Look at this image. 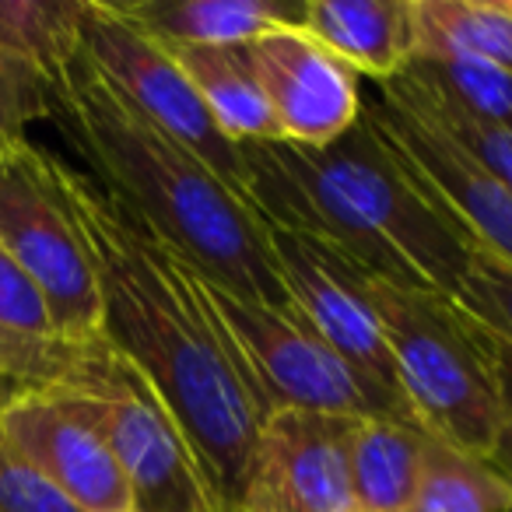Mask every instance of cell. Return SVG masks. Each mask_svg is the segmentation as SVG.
Instances as JSON below:
<instances>
[{
	"mask_svg": "<svg viewBox=\"0 0 512 512\" xmlns=\"http://www.w3.org/2000/svg\"><path fill=\"white\" fill-rule=\"evenodd\" d=\"M50 176L92 256L102 337L155 386L214 491L235 512L264 411L200 292L197 271L53 151Z\"/></svg>",
	"mask_w": 512,
	"mask_h": 512,
	"instance_id": "1",
	"label": "cell"
},
{
	"mask_svg": "<svg viewBox=\"0 0 512 512\" xmlns=\"http://www.w3.org/2000/svg\"><path fill=\"white\" fill-rule=\"evenodd\" d=\"M43 109L95 183L193 271L246 299L288 309L264 218L186 144L137 113L81 53V43L32 67Z\"/></svg>",
	"mask_w": 512,
	"mask_h": 512,
	"instance_id": "2",
	"label": "cell"
},
{
	"mask_svg": "<svg viewBox=\"0 0 512 512\" xmlns=\"http://www.w3.org/2000/svg\"><path fill=\"white\" fill-rule=\"evenodd\" d=\"M246 200L264 225L309 235L362 271L460 302L470 239L404 176L369 120L327 148L239 144Z\"/></svg>",
	"mask_w": 512,
	"mask_h": 512,
	"instance_id": "3",
	"label": "cell"
},
{
	"mask_svg": "<svg viewBox=\"0 0 512 512\" xmlns=\"http://www.w3.org/2000/svg\"><path fill=\"white\" fill-rule=\"evenodd\" d=\"M365 295L386 330L400 397L432 439L488 460L502 435L495 337L460 302L365 271Z\"/></svg>",
	"mask_w": 512,
	"mask_h": 512,
	"instance_id": "4",
	"label": "cell"
},
{
	"mask_svg": "<svg viewBox=\"0 0 512 512\" xmlns=\"http://www.w3.org/2000/svg\"><path fill=\"white\" fill-rule=\"evenodd\" d=\"M46 390L106 442L134 512H228L165 400L106 337L81 344L74 369Z\"/></svg>",
	"mask_w": 512,
	"mask_h": 512,
	"instance_id": "5",
	"label": "cell"
},
{
	"mask_svg": "<svg viewBox=\"0 0 512 512\" xmlns=\"http://www.w3.org/2000/svg\"><path fill=\"white\" fill-rule=\"evenodd\" d=\"M197 281L264 418L274 411L393 418L355 369L292 309L228 292L200 271Z\"/></svg>",
	"mask_w": 512,
	"mask_h": 512,
	"instance_id": "6",
	"label": "cell"
},
{
	"mask_svg": "<svg viewBox=\"0 0 512 512\" xmlns=\"http://www.w3.org/2000/svg\"><path fill=\"white\" fill-rule=\"evenodd\" d=\"M0 249L46 295L64 341H99L102 295L92 256L53 186L50 151L29 137L0 148Z\"/></svg>",
	"mask_w": 512,
	"mask_h": 512,
	"instance_id": "7",
	"label": "cell"
},
{
	"mask_svg": "<svg viewBox=\"0 0 512 512\" xmlns=\"http://www.w3.org/2000/svg\"><path fill=\"white\" fill-rule=\"evenodd\" d=\"M78 43L88 64L155 127L172 134L179 144L207 162L235 193L246 197V165L242 151L214 123L211 109L193 92L183 67L151 36L116 15L109 0H81Z\"/></svg>",
	"mask_w": 512,
	"mask_h": 512,
	"instance_id": "8",
	"label": "cell"
},
{
	"mask_svg": "<svg viewBox=\"0 0 512 512\" xmlns=\"http://www.w3.org/2000/svg\"><path fill=\"white\" fill-rule=\"evenodd\" d=\"M271 256L285 302L299 320H306L355 376L386 404L397 421H411L400 397L386 330L365 295V271L348 256L309 235L267 225ZM414 425V421H411Z\"/></svg>",
	"mask_w": 512,
	"mask_h": 512,
	"instance_id": "9",
	"label": "cell"
},
{
	"mask_svg": "<svg viewBox=\"0 0 512 512\" xmlns=\"http://www.w3.org/2000/svg\"><path fill=\"white\" fill-rule=\"evenodd\" d=\"M348 414L274 411L260 421L235 512H355Z\"/></svg>",
	"mask_w": 512,
	"mask_h": 512,
	"instance_id": "10",
	"label": "cell"
},
{
	"mask_svg": "<svg viewBox=\"0 0 512 512\" xmlns=\"http://www.w3.org/2000/svg\"><path fill=\"white\" fill-rule=\"evenodd\" d=\"M362 116L435 211L446 214L467 239L512 264V193L505 186L383 88L362 106Z\"/></svg>",
	"mask_w": 512,
	"mask_h": 512,
	"instance_id": "11",
	"label": "cell"
},
{
	"mask_svg": "<svg viewBox=\"0 0 512 512\" xmlns=\"http://www.w3.org/2000/svg\"><path fill=\"white\" fill-rule=\"evenodd\" d=\"M246 57L281 141L327 148L362 120V74L309 32L274 29L246 43Z\"/></svg>",
	"mask_w": 512,
	"mask_h": 512,
	"instance_id": "12",
	"label": "cell"
},
{
	"mask_svg": "<svg viewBox=\"0 0 512 512\" xmlns=\"http://www.w3.org/2000/svg\"><path fill=\"white\" fill-rule=\"evenodd\" d=\"M0 432L81 512H134L130 484L106 442L53 390L8 386L0 397Z\"/></svg>",
	"mask_w": 512,
	"mask_h": 512,
	"instance_id": "13",
	"label": "cell"
},
{
	"mask_svg": "<svg viewBox=\"0 0 512 512\" xmlns=\"http://www.w3.org/2000/svg\"><path fill=\"white\" fill-rule=\"evenodd\" d=\"M302 32L376 81L397 78L414 64L411 0H306Z\"/></svg>",
	"mask_w": 512,
	"mask_h": 512,
	"instance_id": "14",
	"label": "cell"
},
{
	"mask_svg": "<svg viewBox=\"0 0 512 512\" xmlns=\"http://www.w3.org/2000/svg\"><path fill=\"white\" fill-rule=\"evenodd\" d=\"M116 15L158 43L246 46L274 29H302L292 0H109Z\"/></svg>",
	"mask_w": 512,
	"mask_h": 512,
	"instance_id": "15",
	"label": "cell"
},
{
	"mask_svg": "<svg viewBox=\"0 0 512 512\" xmlns=\"http://www.w3.org/2000/svg\"><path fill=\"white\" fill-rule=\"evenodd\" d=\"M158 43V39H155ZM190 78L193 92L211 109L214 123L235 144L281 141L274 127L271 106L256 85L246 46H193V43H158Z\"/></svg>",
	"mask_w": 512,
	"mask_h": 512,
	"instance_id": "16",
	"label": "cell"
},
{
	"mask_svg": "<svg viewBox=\"0 0 512 512\" xmlns=\"http://www.w3.org/2000/svg\"><path fill=\"white\" fill-rule=\"evenodd\" d=\"M414 60H470L512 74V0H411Z\"/></svg>",
	"mask_w": 512,
	"mask_h": 512,
	"instance_id": "17",
	"label": "cell"
},
{
	"mask_svg": "<svg viewBox=\"0 0 512 512\" xmlns=\"http://www.w3.org/2000/svg\"><path fill=\"white\" fill-rule=\"evenodd\" d=\"M425 439L397 418H358L351 435V498L355 512H407L421 477Z\"/></svg>",
	"mask_w": 512,
	"mask_h": 512,
	"instance_id": "18",
	"label": "cell"
},
{
	"mask_svg": "<svg viewBox=\"0 0 512 512\" xmlns=\"http://www.w3.org/2000/svg\"><path fill=\"white\" fill-rule=\"evenodd\" d=\"M379 88L397 102H404L407 109H414L439 134H446L470 162L481 165L498 186H505L512 193V130L470 113L463 102H456L453 95H446L442 88H435L432 81H425L414 71L379 81Z\"/></svg>",
	"mask_w": 512,
	"mask_h": 512,
	"instance_id": "19",
	"label": "cell"
},
{
	"mask_svg": "<svg viewBox=\"0 0 512 512\" xmlns=\"http://www.w3.org/2000/svg\"><path fill=\"white\" fill-rule=\"evenodd\" d=\"M407 512H512V481L484 456L428 435L418 491Z\"/></svg>",
	"mask_w": 512,
	"mask_h": 512,
	"instance_id": "20",
	"label": "cell"
},
{
	"mask_svg": "<svg viewBox=\"0 0 512 512\" xmlns=\"http://www.w3.org/2000/svg\"><path fill=\"white\" fill-rule=\"evenodd\" d=\"M407 71L421 74L456 102L498 127L512 130V74L470 60H414Z\"/></svg>",
	"mask_w": 512,
	"mask_h": 512,
	"instance_id": "21",
	"label": "cell"
},
{
	"mask_svg": "<svg viewBox=\"0 0 512 512\" xmlns=\"http://www.w3.org/2000/svg\"><path fill=\"white\" fill-rule=\"evenodd\" d=\"M460 306L484 323L488 330L512 341V264L498 253L484 249L481 242L470 239L467 278L460 288Z\"/></svg>",
	"mask_w": 512,
	"mask_h": 512,
	"instance_id": "22",
	"label": "cell"
},
{
	"mask_svg": "<svg viewBox=\"0 0 512 512\" xmlns=\"http://www.w3.org/2000/svg\"><path fill=\"white\" fill-rule=\"evenodd\" d=\"M81 344L43 341L0 327V383L8 386H57L74 369Z\"/></svg>",
	"mask_w": 512,
	"mask_h": 512,
	"instance_id": "23",
	"label": "cell"
},
{
	"mask_svg": "<svg viewBox=\"0 0 512 512\" xmlns=\"http://www.w3.org/2000/svg\"><path fill=\"white\" fill-rule=\"evenodd\" d=\"M0 327L25 337H43V341H64L57 334L46 295L4 249H0Z\"/></svg>",
	"mask_w": 512,
	"mask_h": 512,
	"instance_id": "24",
	"label": "cell"
},
{
	"mask_svg": "<svg viewBox=\"0 0 512 512\" xmlns=\"http://www.w3.org/2000/svg\"><path fill=\"white\" fill-rule=\"evenodd\" d=\"M0 383V397H4ZM0 512H81L78 505H71L50 481L36 474L25 463V456L4 439L0 432Z\"/></svg>",
	"mask_w": 512,
	"mask_h": 512,
	"instance_id": "25",
	"label": "cell"
},
{
	"mask_svg": "<svg viewBox=\"0 0 512 512\" xmlns=\"http://www.w3.org/2000/svg\"><path fill=\"white\" fill-rule=\"evenodd\" d=\"M43 116V88H39L36 71L0 53V148L22 141L29 123Z\"/></svg>",
	"mask_w": 512,
	"mask_h": 512,
	"instance_id": "26",
	"label": "cell"
},
{
	"mask_svg": "<svg viewBox=\"0 0 512 512\" xmlns=\"http://www.w3.org/2000/svg\"><path fill=\"white\" fill-rule=\"evenodd\" d=\"M491 337H495V372L498 393H502V435H498L488 460L512 481V341H505L495 330H491Z\"/></svg>",
	"mask_w": 512,
	"mask_h": 512,
	"instance_id": "27",
	"label": "cell"
}]
</instances>
